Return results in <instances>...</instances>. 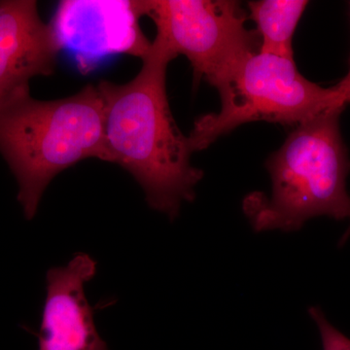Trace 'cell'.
Masks as SVG:
<instances>
[{
    "label": "cell",
    "mask_w": 350,
    "mask_h": 350,
    "mask_svg": "<svg viewBox=\"0 0 350 350\" xmlns=\"http://www.w3.org/2000/svg\"><path fill=\"white\" fill-rule=\"evenodd\" d=\"M96 273V262L86 253L47 271L38 350H109L96 330L85 293Z\"/></svg>",
    "instance_id": "cell-8"
},
{
    "label": "cell",
    "mask_w": 350,
    "mask_h": 350,
    "mask_svg": "<svg viewBox=\"0 0 350 350\" xmlns=\"http://www.w3.org/2000/svg\"><path fill=\"white\" fill-rule=\"evenodd\" d=\"M349 237H350V224H349V227L347 228V232H345L344 236H342V239H340V244H344L345 243V241H347V239L349 238Z\"/></svg>",
    "instance_id": "cell-12"
},
{
    "label": "cell",
    "mask_w": 350,
    "mask_h": 350,
    "mask_svg": "<svg viewBox=\"0 0 350 350\" xmlns=\"http://www.w3.org/2000/svg\"><path fill=\"white\" fill-rule=\"evenodd\" d=\"M344 109L334 108L295 126L267 160L271 197L253 193L243 202L255 231H298L317 216L350 217V160L338 122Z\"/></svg>",
    "instance_id": "cell-3"
},
{
    "label": "cell",
    "mask_w": 350,
    "mask_h": 350,
    "mask_svg": "<svg viewBox=\"0 0 350 350\" xmlns=\"http://www.w3.org/2000/svg\"><path fill=\"white\" fill-rule=\"evenodd\" d=\"M140 15L155 23V41L176 59L185 56L194 82L211 86L244 57L259 52L256 31L246 29L247 15L232 0H142Z\"/></svg>",
    "instance_id": "cell-5"
},
{
    "label": "cell",
    "mask_w": 350,
    "mask_h": 350,
    "mask_svg": "<svg viewBox=\"0 0 350 350\" xmlns=\"http://www.w3.org/2000/svg\"><path fill=\"white\" fill-rule=\"evenodd\" d=\"M137 1H62L49 25L62 51L75 55L80 68H94L103 57L128 54L144 59L152 42L139 25Z\"/></svg>",
    "instance_id": "cell-6"
},
{
    "label": "cell",
    "mask_w": 350,
    "mask_h": 350,
    "mask_svg": "<svg viewBox=\"0 0 350 350\" xmlns=\"http://www.w3.org/2000/svg\"><path fill=\"white\" fill-rule=\"evenodd\" d=\"M214 88L221 109L196 121L190 137L195 152L243 124L265 121L297 126L350 98L340 85L323 88L306 79L294 59L256 52L244 57Z\"/></svg>",
    "instance_id": "cell-4"
},
{
    "label": "cell",
    "mask_w": 350,
    "mask_h": 350,
    "mask_svg": "<svg viewBox=\"0 0 350 350\" xmlns=\"http://www.w3.org/2000/svg\"><path fill=\"white\" fill-rule=\"evenodd\" d=\"M308 314L319 328L323 350H350V338L332 325L320 308L312 306Z\"/></svg>",
    "instance_id": "cell-10"
},
{
    "label": "cell",
    "mask_w": 350,
    "mask_h": 350,
    "mask_svg": "<svg viewBox=\"0 0 350 350\" xmlns=\"http://www.w3.org/2000/svg\"><path fill=\"white\" fill-rule=\"evenodd\" d=\"M105 120L103 96L93 85L54 100L29 94L0 108V154L18 182L27 220L57 174L87 159L107 162Z\"/></svg>",
    "instance_id": "cell-2"
},
{
    "label": "cell",
    "mask_w": 350,
    "mask_h": 350,
    "mask_svg": "<svg viewBox=\"0 0 350 350\" xmlns=\"http://www.w3.org/2000/svg\"><path fill=\"white\" fill-rule=\"evenodd\" d=\"M62 48L34 0H0V108L31 94L29 83L54 72Z\"/></svg>",
    "instance_id": "cell-7"
},
{
    "label": "cell",
    "mask_w": 350,
    "mask_h": 350,
    "mask_svg": "<svg viewBox=\"0 0 350 350\" xmlns=\"http://www.w3.org/2000/svg\"><path fill=\"white\" fill-rule=\"evenodd\" d=\"M308 5L306 0L248 2L250 18L256 24L259 53L294 59L295 31Z\"/></svg>",
    "instance_id": "cell-9"
},
{
    "label": "cell",
    "mask_w": 350,
    "mask_h": 350,
    "mask_svg": "<svg viewBox=\"0 0 350 350\" xmlns=\"http://www.w3.org/2000/svg\"><path fill=\"white\" fill-rule=\"evenodd\" d=\"M340 87L342 88V91L345 92V94L349 96L350 98V66L349 73H347V76L342 80L340 83H338Z\"/></svg>",
    "instance_id": "cell-11"
},
{
    "label": "cell",
    "mask_w": 350,
    "mask_h": 350,
    "mask_svg": "<svg viewBox=\"0 0 350 350\" xmlns=\"http://www.w3.org/2000/svg\"><path fill=\"white\" fill-rule=\"evenodd\" d=\"M174 57L154 40L139 72L125 84L101 81L107 162L133 175L151 208L174 220L196 198L204 172L191 165L194 147L170 110L167 69Z\"/></svg>",
    "instance_id": "cell-1"
}]
</instances>
